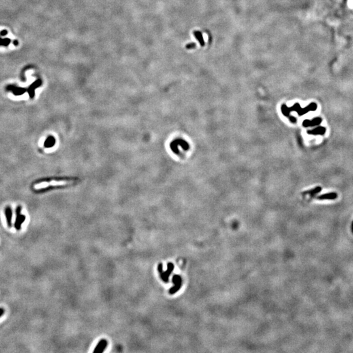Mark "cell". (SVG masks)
Wrapping results in <instances>:
<instances>
[{"mask_svg": "<svg viewBox=\"0 0 353 353\" xmlns=\"http://www.w3.org/2000/svg\"><path fill=\"white\" fill-rule=\"evenodd\" d=\"M317 107H318L317 104L316 103H314V102L311 103L309 105H308V106L307 107H305V108H301L299 103H296L290 108H288L286 106H283V112L286 116H288V117H289V113L290 111H296L299 116H302V115L305 114L309 111H316V110L317 109Z\"/></svg>", "mask_w": 353, "mask_h": 353, "instance_id": "cell-1", "label": "cell"}, {"mask_svg": "<svg viewBox=\"0 0 353 353\" xmlns=\"http://www.w3.org/2000/svg\"><path fill=\"white\" fill-rule=\"evenodd\" d=\"M174 269V265L172 262H169L168 264V269L166 271H163V265L162 263H160L158 266V271L160 273V276L162 280L165 283L169 282V277L170 275L172 274Z\"/></svg>", "mask_w": 353, "mask_h": 353, "instance_id": "cell-2", "label": "cell"}, {"mask_svg": "<svg viewBox=\"0 0 353 353\" xmlns=\"http://www.w3.org/2000/svg\"><path fill=\"white\" fill-rule=\"evenodd\" d=\"M172 282L173 283L174 286L169 290V293L172 295L176 293V292H177L181 288L182 278L179 275L175 274L173 275V277L172 278Z\"/></svg>", "mask_w": 353, "mask_h": 353, "instance_id": "cell-3", "label": "cell"}, {"mask_svg": "<svg viewBox=\"0 0 353 353\" xmlns=\"http://www.w3.org/2000/svg\"><path fill=\"white\" fill-rule=\"evenodd\" d=\"M21 207L19 206L16 208V218L15 223V228L16 230H20L21 229V226L23 223L25 221L26 217L24 214H21Z\"/></svg>", "mask_w": 353, "mask_h": 353, "instance_id": "cell-4", "label": "cell"}, {"mask_svg": "<svg viewBox=\"0 0 353 353\" xmlns=\"http://www.w3.org/2000/svg\"><path fill=\"white\" fill-rule=\"evenodd\" d=\"M322 122V118L315 117L311 120H305L303 122V126L305 127V128H307V127L316 126H318V125L321 124V123Z\"/></svg>", "mask_w": 353, "mask_h": 353, "instance_id": "cell-5", "label": "cell"}, {"mask_svg": "<svg viewBox=\"0 0 353 353\" xmlns=\"http://www.w3.org/2000/svg\"><path fill=\"white\" fill-rule=\"evenodd\" d=\"M108 345V342L106 339H102L100 341L98 342V343L97 344L96 348L93 350V352L94 353H102L105 350H106V347Z\"/></svg>", "mask_w": 353, "mask_h": 353, "instance_id": "cell-6", "label": "cell"}, {"mask_svg": "<svg viewBox=\"0 0 353 353\" xmlns=\"http://www.w3.org/2000/svg\"><path fill=\"white\" fill-rule=\"evenodd\" d=\"M326 128H324V127L322 126H318L316 128L307 131V134L313 135H323L325 134V133H326Z\"/></svg>", "mask_w": 353, "mask_h": 353, "instance_id": "cell-7", "label": "cell"}, {"mask_svg": "<svg viewBox=\"0 0 353 353\" xmlns=\"http://www.w3.org/2000/svg\"><path fill=\"white\" fill-rule=\"evenodd\" d=\"M68 182L66 181H54V182H51V183H39V184H37L35 186V189H42V188H45V187L48 186L49 185H65V184H67Z\"/></svg>", "mask_w": 353, "mask_h": 353, "instance_id": "cell-8", "label": "cell"}, {"mask_svg": "<svg viewBox=\"0 0 353 353\" xmlns=\"http://www.w3.org/2000/svg\"><path fill=\"white\" fill-rule=\"evenodd\" d=\"M5 217H6L7 223L8 226L10 228L12 226V217H13V212L12 209L9 207H7L5 209Z\"/></svg>", "mask_w": 353, "mask_h": 353, "instance_id": "cell-9", "label": "cell"}, {"mask_svg": "<svg viewBox=\"0 0 353 353\" xmlns=\"http://www.w3.org/2000/svg\"><path fill=\"white\" fill-rule=\"evenodd\" d=\"M338 195L335 192L328 193L323 195H321L317 197L318 200H335L337 198Z\"/></svg>", "mask_w": 353, "mask_h": 353, "instance_id": "cell-10", "label": "cell"}, {"mask_svg": "<svg viewBox=\"0 0 353 353\" xmlns=\"http://www.w3.org/2000/svg\"><path fill=\"white\" fill-rule=\"evenodd\" d=\"M194 37L197 39V40L198 41V42L200 43V45L201 47H204L205 46V41H204L203 39V37L202 35V34L199 31H194Z\"/></svg>", "mask_w": 353, "mask_h": 353, "instance_id": "cell-11", "label": "cell"}, {"mask_svg": "<svg viewBox=\"0 0 353 353\" xmlns=\"http://www.w3.org/2000/svg\"><path fill=\"white\" fill-rule=\"evenodd\" d=\"M41 84V81L38 80L35 82V83H34L30 86V89H29V93H30L31 98H33V96H34V90H35V88L39 86Z\"/></svg>", "mask_w": 353, "mask_h": 353, "instance_id": "cell-12", "label": "cell"}, {"mask_svg": "<svg viewBox=\"0 0 353 353\" xmlns=\"http://www.w3.org/2000/svg\"><path fill=\"white\" fill-rule=\"evenodd\" d=\"M321 190H322V188H321V186H317V187H316V188L312 189L311 190H309V191H307V192H305V194H309L311 196H315V194H318V193H319Z\"/></svg>", "mask_w": 353, "mask_h": 353, "instance_id": "cell-13", "label": "cell"}, {"mask_svg": "<svg viewBox=\"0 0 353 353\" xmlns=\"http://www.w3.org/2000/svg\"><path fill=\"white\" fill-rule=\"evenodd\" d=\"M12 91L13 92H14L15 95H20L22 93L25 92L24 89H22V88H13Z\"/></svg>", "mask_w": 353, "mask_h": 353, "instance_id": "cell-14", "label": "cell"}, {"mask_svg": "<svg viewBox=\"0 0 353 353\" xmlns=\"http://www.w3.org/2000/svg\"><path fill=\"white\" fill-rule=\"evenodd\" d=\"M54 142V140L52 137H49V138H48L47 139L46 142L45 143V146L47 147H50L53 145Z\"/></svg>", "mask_w": 353, "mask_h": 353, "instance_id": "cell-15", "label": "cell"}, {"mask_svg": "<svg viewBox=\"0 0 353 353\" xmlns=\"http://www.w3.org/2000/svg\"><path fill=\"white\" fill-rule=\"evenodd\" d=\"M196 47V45L195 43H189L187 44L186 45V49H193V48H195Z\"/></svg>", "mask_w": 353, "mask_h": 353, "instance_id": "cell-16", "label": "cell"}, {"mask_svg": "<svg viewBox=\"0 0 353 353\" xmlns=\"http://www.w3.org/2000/svg\"><path fill=\"white\" fill-rule=\"evenodd\" d=\"M4 313H5V310L3 308H0V317L3 315Z\"/></svg>", "mask_w": 353, "mask_h": 353, "instance_id": "cell-17", "label": "cell"}]
</instances>
